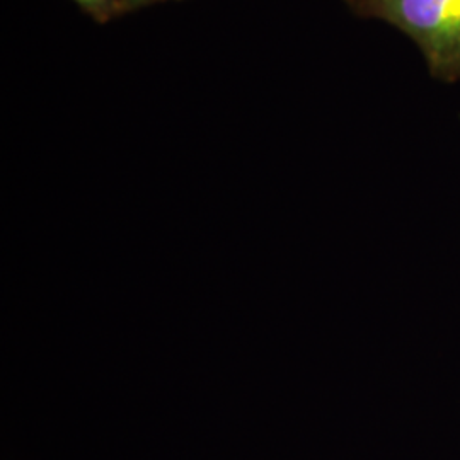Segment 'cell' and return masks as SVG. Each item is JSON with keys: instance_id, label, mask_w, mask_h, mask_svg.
<instances>
[{"instance_id": "obj_3", "label": "cell", "mask_w": 460, "mask_h": 460, "mask_svg": "<svg viewBox=\"0 0 460 460\" xmlns=\"http://www.w3.org/2000/svg\"><path fill=\"white\" fill-rule=\"evenodd\" d=\"M161 2H169V0H121V9H123V14H127V13H135L142 7H148Z\"/></svg>"}, {"instance_id": "obj_1", "label": "cell", "mask_w": 460, "mask_h": 460, "mask_svg": "<svg viewBox=\"0 0 460 460\" xmlns=\"http://www.w3.org/2000/svg\"><path fill=\"white\" fill-rule=\"evenodd\" d=\"M357 16L387 22L421 51L428 72L460 83V0H346Z\"/></svg>"}, {"instance_id": "obj_2", "label": "cell", "mask_w": 460, "mask_h": 460, "mask_svg": "<svg viewBox=\"0 0 460 460\" xmlns=\"http://www.w3.org/2000/svg\"><path fill=\"white\" fill-rule=\"evenodd\" d=\"M77 4L87 16L93 17L96 22H110L111 19L121 16V0H72Z\"/></svg>"}]
</instances>
